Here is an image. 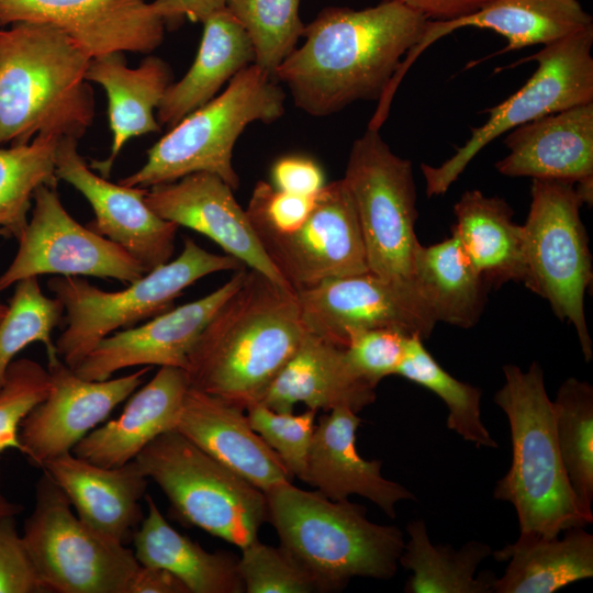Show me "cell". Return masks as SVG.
I'll return each instance as SVG.
<instances>
[{
    "label": "cell",
    "mask_w": 593,
    "mask_h": 593,
    "mask_svg": "<svg viewBox=\"0 0 593 593\" xmlns=\"http://www.w3.org/2000/svg\"><path fill=\"white\" fill-rule=\"evenodd\" d=\"M427 20L393 1L355 10L328 7L305 25L304 42L282 61L275 79L295 107L327 116L356 101L380 100Z\"/></svg>",
    "instance_id": "1"
},
{
    "label": "cell",
    "mask_w": 593,
    "mask_h": 593,
    "mask_svg": "<svg viewBox=\"0 0 593 593\" xmlns=\"http://www.w3.org/2000/svg\"><path fill=\"white\" fill-rule=\"evenodd\" d=\"M304 333L296 292L247 270L189 354L190 387L246 410L261 401Z\"/></svg>",
    "instance_id": "2"
},
{
    "label": "cell",
    "mask_w": 593,
    "mask_h": 593,
    "mask_svg": "<svg viewBox=\"0 0 593 593\" xmlns=\"http://www.w3.org/2000/svg\"><path fill=\"white\" fill-rule=\"evenodd\" d=\"M91 57L59 29L0 26V147L36 136L79 139L93 122Z\"/></svg>",
    "instance_id": "3"
},
{
    "label": "cell",
    "mask_w": 593,
    "mask_h": 593,
    "mask_svg": "<svg viewBox=\"0 0 593 593\" xmlns=\"http://www.w3.org/2000/svg\"><path fill=\"white\" fill-rule=\"evenodd\" d=\"M267 521L284 549L320 592L343 590L356 577L389 580L398 572L405 539L394 525L368 519L363 505L334 501L292 482L267 492Z\"/></svg>",
    "instance_id": "4"
},
{
    "label": "cell",
    "mask_w": 593,
    "mask_h": 593,
    "mask_svg": "<svg viewBox=\"0 0 593 593\" xmlns=\"http://www.w3.org/2000/svg\"><path fill=\"white\" fill-rule=\"evenodd\" d=\"M503 373L494 402L508 421L512 461L493 497L514 506L523 536L551 538L588 526L593 519L580 508L568 481L540 365L534 361L527 371L505 365Z\"/></svg>",
    "instance_id": "5"
},
{
    "label": "cell",
    "mask_w": 593,
    "mask_h": 593,
    "mask_svg": "<svg viewBox=\"0 0 593 593\" xmlns=\"http://www.w3.org/2000/svg\"><path fill=\"white\" fill-rule=\"evenodd\" d=\"M284 101L279 82L251 64L235 75L221 94L170 127L147 150L142 168L119 183L150 188L204 171L236 190L239 178L232 157L238 137L254 122L279 120Z\"/></svg>",
    "instance_id": "6"
},
{
    "label": "cell",
    "mask_w": 593,
    "mask_h": 593,
    "mask_svg": "<svg viewBox=\"0 0 593 593\" xmlns=\"http://www.w3.org/2000/svg\"><path fill=\"white\" fill-rule=\"evenodd\" d=\"M245 265L186 238L180 255L143 275L127 288L108 292L79 276H57L47 288L64 306L67 327L55 343L58 357L76 369L104 337L133 327L174 307V301L197 280Z\"/></svg>",
    "instance_id": "7"
},
{
    "label": "cell",
    "mask_w": 593,
    "mask_h": 593,
    "mask_svg": "<svg viewBox=\"0 0 593 593\" xmlns=\"http://www.w3.org/2000/svg\"><path fill=\"white\" fill-rule=\"evenodd\" d=\"M135 460L182 522L240 549L258 539L267 522L265 492L178 430L156 437Z\"/></svg>",
    "instance_id": "8"
},
{
    "label": "cell",
    "mask_w": 593,
    "mask_h": 593,
    "mask_svg": "<svg viewBox=\"0 0 593 593\" xmlns=\"http://www.w3.org/2000/svg\"><path fill=\"white\" fill-rule=\"evenodd\" d=\"M47 593H127L139 567L134 551L83 523L43 470L22 535Z\"/></svg>",
    "instance_id": "9"
},
{
    "label": "cell",
    "mask_w": 593,
    "mask_h": 593,
    "mask_svg": "<svg viewBox=\"0 0 593 593\" xmlns=\"http://www.w3.org/2000/svg\"><path fill=\"white\" fill-rule=\"evenodd\" d=\"M343 180L355 204L369 271L414 288L419 242L412 163L394 154L378 130L367 127L351 145Z\"/></svg>",
    "instance_id": "10"
},
{
    "label": "cell",
    "mask_w": 593,
    "mask_h": 593,
    "mask_svg": "<svg viewBox=\"0 0 593 593\" xmlns=\"http://www.w3.org/2000/svg\"><path fill=\"white\" fill-rule=\"evenodd\" d=\"M532 202L523 227L525 286L546 299L556 316L570 322L586 361L593 357L584 313L592 259L581 221L583 205L574 183L533 179Z\"/></svg>",
    "instance_id": "11"
},
{
    "label": "cell",
    "mask_w": 593,
    "mask_h": 593,
    "mask_svg": "<svg viewBox=\"0 0 593 593\" xmlns=\"http://www.w3.org/2000/svg\"><path fill=\"white\" fill-rule=\"evenodd\" d=\"M592 45L593 25L507 66L537 64L516 92L485 110L486 121L471 128L469 138L452 156L439 166L421 165L427 197L446 193L479 152L499 136L548 114L593 102Z\"/></svg>",
    "instance_id": "12"
},
{
    "label": "cell",
    "mask_w": 593,
    "mask_h": 593,
    "mask_svg": "<svg viewBox=\"0 0 593 593\" xmlns=\"http://www.w3.org/2000/svg\"><path fill=\"white\" fill-rule=\"evenodd\" d=\"M19 248L0 276V292L18 281L41 275L89 276L132 283L145 270L124 248L78 223L64 208L57 187L34 193L31 219L18 239Z\"/></svg>",
    "instance_id": "13"
},
{
    "label": "cell",
    "mask_w": 593,
    "mask_h": 593,
    "mask_svg": "<svg viewBox=\"0 0 593 593\" xmlns=\"http://www.w3.org/2000/svg\"><path fill=\"white\" fill-rule=\"evenodd\" d=\"M253 228L295 292L328 279L369 271L357 212L343 178L324 186L315 195L311 213L295 230Z\"/></svg>",
    "instance_id": "14"
},
{
    "label": "cell",
    "mask_w": 593,
    "mask_h": 593,
    "mask_svg": "<svg viewBox=\"0 0 593 593\" xmlns=\"http://www.w3.org/2000/svg\"><path fill=\"white\" fill-rule=\"evenodd\" d=\"M296 296L305 331L342 347L351 333L369 328H394L424 340L436 324L414 288L370 271L325 280Z\"/></svg>",
    "instance_id": "15"
},
{
    "label": "cell",
    "mask_w": 593,
    "mask_h": 593,
    "mask_svg": "<svg viewBox=\"0 0 593 593\" xmlns=\"http://www.w3.org/2000/svg\"><path fill=\"white\" fill-rule=\"evenodd\" d=\"M51 389L22 421V454L37 468L72 448L141 385L149 366L102 381L79 377L58 356L47 359Z\"/></svg>",
    "instance_id": "16"
},
{
    "label": "cell",
    "mask_w": 593,
    "mask_h": 593,
    "mask_svg": "<svg viewBox=\"0 0 593 593\" xmlns=\"http://www.w3.org/2000/svg\"><path fill=\"white\" fill-rule=\"evenodd\" d=\"M56 176L90 203L88 226L124 248L145 272L171 260L178 225L158 216L145 202L147 188L113 183L97 175L78 152V139L61 137L56 147Z\"/></svg>",
    "instance_id": "17"
},
{
    "label": "cell",
    "mask_w": 593,
    "mask_h": 593,
    "mask_svg": "<svg viewBox=\"0 0 593 593\" xmlns=\"http://www.w3.org/2000/svg\"><path fill=\"white\" fill-rule=\"evenodd\" d=\"M20 22L59 29L91 58L148 54L161 44L166 25L146 0H0V26Z\"/></svg>",
    "instance_id": "18"
},
{
    "label": "cell",
    "mask_w": 593,
    "mask_h": 593,
    "mask_svg": "<svg viewBox=\"0 0 593 593\" xmlns=\"http://www.w3.org/2000/svg\"><path fill=\"white\" fill-rule=\"evenodd\" d=\"M246 271L245 267L236 270L227 282L199 300L104 337L74 369L75 372L86 380L102 381L119 370L135 366L187 370L189 354L199 336L240 287Z\"/></svg>",
    "instance_id": "19"
},
{
    "label": "cell",
    "mask_w": 593,
    "mask_h": 593,
    "mask_svg": "<svg viewBox=\"0 0 593 593\" xmlns=\"http://www.w3.org/2000/svg\"><path fill=\"white\" fill-rule=\"evenodd\" d=\"M233 191L219 176L200 171L147 188L145 202L161 219L211 238L227 255L295 292L267 256Z\"/></svg>",
    "instance_id": "20"
},
{
    "label": "cell",
    "mask_w": 593,
    "mask_h": 593,
    "mask_svg": "<svg viewBox=\"0 0 593 593\" xmlns=\"http://www.w3.org/2000/svg\"><path fill=\"white\" fill-rule=\"evenodd\" d=\"M593 25L579 0H490L474 13L450 21H428L423 35L410 49L393 76L385 96L392 99L417 57L441 37L462 27L493 31L506 46L489 57L533 45H548Z\"/></svg>",
    "instance_id": "21"
},
{
    "label": "cell",
    "mask_w": 593,
    "mask_h": 593,
    "mask_svg": "<svg viewBox=\"0 0 593 593\" xmlns=\"http://www.w3.org/2000/svg\"><path fill=\"white\" fill-rule=\"evenodd\" d=\"M244 411L190 387L176 430L262 492L292 482L278 454L253 429Z\"/></svg>",
    "instance_id": "22"
},
{
    "label": "cell",
    "mask_w": 593,
    "mask_h": 593,
    "mask_svg": "<svg viewBox=\"0 0 593 593\" xmlns=\"http://www.w3.org/2000/svg\"><path fill=\"white\" fill-rule=\"evenodd\" d=\"M362 419L350 409L338 407L315 425L303 481L326 497L340 501L350 495L368 499L391 518L395 505L415 495L381 474L380 460H366L357 451L356 432Z\"/></svg>",
    "instance_id": "23"
},
{
    "label": "cell",
    "mask_w": 593,
    "mask_h": 593,
    "mask_svg": "<svg viewBox=\"0 0 593 593\" xmlns=\"http://www.w3.org/2000/svg\"><path fill=\"white\" fill-rule=\"evenodd\" d=\"M42 470L59 485L89 527L118 542L132 540L144 518L141 500L148 485L135 459L108 468L70 451L47 460Z\"/></svg>",
    "instance_id": "24"
},
{
    "label": "cell",
    "mask_w": 593,
    "mask_h": 593,
    "mask_svg": "<svg viewBox=\"0 0 593 593\" xmlns=\"http://www.w3.org/2000/svg\"><path fill=\"white\" fill-rule=\"evenodd\" d=\"M501 175L579 183L593 180V102L575 105L507 132Z\"/></svg>",
    "instance_id": "25"
},
{
    "label": "cell",
    "mask_w": 593,
    "mask_h": 593,
    "mask_svg": "<svg viewBox=\"0 0 593 593\" xmlns=\"http://www.w3.org/2000/svg\"><path fill=\"white\" fill-rule=\"evenodd\" d=\"M374 400L376 387L354 369L345 348L305 331L259 403L281 413H292L298 403L315 411L347 407L359 413Z\"/></svg>",
    "instance_id": "26"
},
{
    "label": "cell",
    "mask_w": 593,
    "mask_h": 593,
    "mask_svg": "<svg viewBox=\"0 0 593 593\" xmlns=\"http://www.w3.org/2000/svg\"><path fill=\"white\" fill-rule=\"evenodd\" d=\"M189 388L184 369L160 367L132 393L118 418L91 430L71 452L108 468L134 460L156 437L176 429Z\"/></svg>",
    "instance_id": "27"
},
{
    "label": "cell",
    "mask_w": 593,
    "mask_h": 593,
    "mask_svg": "<svg viewBox=\"0 0 593 593\" xmlns=\"http://www.w3.org/2000/svg\"><path fill=\"white\" fill-rule=\"evenodd\" d=\"M171 78L169 65L157 56H147L136 68L126 65L123 52L91 58L86 79L100 85L107 93L112 133L109 157L101 161L93 160L91 169L108 178L126 142L160 131L154 113Z\"/></svg>",
    "instance_id": "28"
},
{
    "label": "cell",
    "mask_w": 593,
    "mask_h": 593,
    "mask_svg": "<svg viewBox=\"0 0 593 593\" xmlns=\"http://www.w3.org/2000/svg\"><path fill=\"white\" fill-rule=\"evenodd\" d=\"M202 24L193 64L178 82L169 85L157 108L159 125L172 127L215 98L225 82L255 61L247 33L227 8L211 14Z\"/></svg>",
    "instance_id": "29"
},
{
    "label": "cell",
    "mask_w": 593,
    "mask_h": 593,
    "mask_svg": "<svg viewBox=\"0 0 593 593\" xmlns=\"http://www.w3.org/2000/svg\"><path fill=\"white\" fill-rule=\"evenodd\" d=\"M452 233L489 288L527 278L523 227L502 198L467 190L454 206Z\"/></svg>",
    "instance_id": "30"
},
{
    "label": "cell",
    "mask_w": 593,
    "mask_h": 593,
    "mask_svg": "<svg viewBox=\"0 0 593 593\" xmlns=\"http://www.w3.org/2000/svg\"><path fill=\"white\" fill-rule=\"evenodd\" d=\"M145 501L147 514L132 537L139 564L168 570L189 593L245 592L237 557L225 551H206L172 528L147 493Z\"/></svg>",
    "instance_id": "31"
},
{
    "label": "cell",
    "mask_w": 593,
    "mask_h": 593,
    "mask_svg": "<svg viewBox=\"0 0 593 593\" xmlns=\"http://www.w3.org/2000/svg\"><path fill=\"white\" fill-rule=\"evenodd\" d=\"M546 538L519 535L517 540L493 551L507 566L494 581V593H552L593 577V535L572 527Z\"/></svg>",
    "instance_id": "32"
},
{
    "label": "cell",
    "mask_w": 593,
    "mask_h": 593,
    "mask_svg": "<svg viewBox=\"0 0 593 593\" xmlns=\"http://www.w3.org/2000/svg\"><path fill=\"white\" fill-rule=\"evenodd\" d=\"M413 283L436 323L462 328L478 323L489 289L454 233L440 243L417 245L413 257Z\"/></svg>",
    "instance_id": "33"
},
{
    "label": "cell",
    "mask_w": 593,
    "mask_h": 593,
    "mask_svg": "<svg viewBox=\"0 0 593 593\" xmlns=\"http://www.w3.org/2000/svg\"><path fill=\"white\" fill-rule=\"evenodd\" d=\"M409 539L399 559L411 575L404 585L407 593H494L496 575L477 573L479 566L492 556L490 545L471 540L456 550L450 545L433 544L423 519L406 526Z\"/></svg>",
    "instance_id": "34"
},
{
    "label": "cell",
    "mask_w": 593,
    "mask_h": 593,
    "mask_svg": "<svg viewBox=\"0 0 593 593\" xmlns=\"http://www.w3.org/2000/svg\"><path fill=\"white\" fill-rule=\"evenodd\" d=\"M562 465L582 512L593 519V387L570 377L552 401Z\"/></svg>",
    "instance_id": "35"
},
{
    "label": "cell",
    "mask_w": 593,
    "mask_h": 593,
    "mask_svg": "<svg viewBox=\"0 0 593 593\" xmlns=\"http://www.w3.org/2000/svg\"><path fill=\"white\" fill-rule=\"evenodd\" d=\"M59 138L36 136L21 145L0 147V230L16 240L29 222L35 191L57 187L56 147Z\"/></svg>",
    "instance_id": "36"
},
{
    "label": "cell",
    "mask_w": 593,
    "mask_h": 593,
    "mask_svg": "<svg viewBox=\"0 0 593 593\" xmlns=\"http://www.w3.org/2000/svg\"><path fill=\"white\" fill-rule=\"evenodd\" d=\"M396 374L428 389L444 401L448 410V429L477 447H499L481 419L482 391L444 370L427 351L421 336L409 337Z\"/></svg>",
    "instance_id": "37"
},
{
    "label": "cell",
    "mask_w": 593,
    "mask_h": 593,
    "mask_svg": "<svg viewBox=\"0 0 593 593\" xmlns=\"http://www.w3.org/2000/svg\"><path fill=\"white\" fill-rule=\"evenodd\" d=\"M63 313V303L55 296L44 294L38 277H30L14 284L8 311L0 322V389L9 366L30 344H44L47 359L58 356L52 332Z\"/></svg>",
    "instance_id": "38"
},
{
    "label": "cell",
    "mask_w": 593,
    "mask_h": 593,
    "mask_svg": "<svg viewBox=\"0 0 593 593\" xmlns=\"http://www.w3.org/2000/svg\"><path fill=\"white\" fill-rule=\"evenodd\" d=\"M301 0H230L226 8L247 33L255 61L275 78L277 68L294 51L305 24Z\"/></svg>",
    "instance_id": "39"
},
{
    "label": "cell",
    "mask_w": 593,
    "mask_h": 593,
    "mask_svg": "<svg viewBox=\"0 0 593 593\" xmlns=\"http://www.w3.org/2000/svg\"><path fill=\"white\" fill-rule=\"evenodd\" d=\"M49 389L47 368L29 358L12 361L0 389V454L9 449L22 452L20 425L45 400Z\"/></svg>",
    "instance_id": "40"
},
{
    "label": "cell",
    "mask_w": 593,
    "mask_h": 593,
    "mask_svg": "<svg viewBox=\"0 0 593 593\" xmlns=\"http://www.w3.org/2000/svg\"><path fill=\"white\" fill-rule=\"evenodd\" d=\"M246 411L253 429L278 454L290 474L303 481L317 411L281 413L259 402Z\"/></svg>",
    "instance_id": "41"
},
{
    "label": "cell",
    "mask_w": 593,
    "mask_h": 593,
    "mask_svg": "<svg viewBox=\"0 0 593 593\" xmlns=\"http://www.w3.org/2000/svg\"><path fill=\"white\" fill-rule=\"evenodd\" d=\"M240 550L238 571L246 593L320 592L311 575L280 546L256 539Z\"/></svg>",
    "instance_id": "42"
},
{
    "label": "cell",
    "mask_w": 593,
    "mask_h": 593,
    "mask_svg": "<svg viewBox=\"0 0 593 593\" xmlns=\"http://www.w3.org/2000/svg\"><path fill=\"white\" fill-rule=\"evenodd\" d=\"M411 335L394 328H369L351 333L345 345L354 369L377 388L385 377L396 374Z\"/></svg>",
    "instance_id": "43"
},
{
    "label": "cell",
    "mask_w": 593,
    "mask_h": 593,
    "mask_svg": "<svg viewBox=\"0 0 593 593\" xmlns=\"http://www.w3.org/2000/svg\"><path fill=\"white\" fill-rule=\"evenodd\" d=\"M315 195L294 194L278 190L270 182L258 181L246 213L251 226H262L276 232H291L299 227L311 213Z\"/></svg>",
    "instance_id": "44"
},
{
    "label": "cell",
    "mask_w": 593,
    "mask_h": 593,
    "mask_svg": "<svg viewBox=\"0 0 593 593\" xmlns=\"http://www.w3.org/2000/svg\"><path fill=\"white\" fill-rule=\"evenodd\" d=\"M0 593H47L12 515L0 517Z\"/></svg>",
    "instance_id": "45"
},
{
    "label": "cell",
    "mask_w": 593,
    "mask_h": 593,
    "mask_svg": "<svg viewBox=\"0 0 593 593\" xmlns=\"http://www.w3.org/2000/svg\"><path fill=\"white\" fill-rule=\"evenodd\" d=\"M271 184L281 191L313 197L326 184L321 166L304 155L278 158L270 170Z\"/></svg>",
    "instance_id": "46"
},
{
    "label": "cell",
    "mask_w": 593,
    "mask_h": 593,
    "mask_svg": "<svg viewBox=\"0 0 593 593\" xmlns=\"http://www.w3.org/2000/svg\"><path fill=\"white\" fill-rule=\"evenodd\" d=\"M401 3L429 21H450L470 15L490 0H380Z\"/></svg>",
    "instance_id": "47"
},
{
    "label": "cell",
    "mask_w": 593,
    "mask_h": 593,
    "mask_svg": "<svg viewBox=\"0 0 593 593\" xmlns=\"http://www.w3.org/2000/svg\"><path fill=\"white\" fill-rule=\"evenodd\" d=\"M230 0H154L156 12L166 24L183 18L192 22H203L211 14L226 8Z\"/></svg>",
    "instance_id": "48"
},
{
    "label": "cell",
    "mask_w": 593,
    "mask_h": 593,
    "mask_svg": "<svg viewBox=\"0 0 593 593\" xmlns=\"http://www.w3.org/2000/svg\"><path fill=\"white\" fill-rule=\"evenodd\" d=\"M127 593H189V590L168 570L139 564Z\"/></svg>",
    "instance_id": "49"
},
{
    "label": "cell",
    "mask_w": 593,
    "mask_h": 593,
    "mask_svg": "<svg viewBox=\"0 0 593 593\" xmlns=\"http://www.w3.org/2000/svg\"><path fill=\"white\" fill-rule=\"evenodd\" d=\"M2 474L0 469V517L16 516L23 511V506L8 499L1 491Z\"/></svg>",
    "instance_id": "50"
},
{
    "label": "cell",
    "mask_w": 593,
    "mask_h": 593,
    "mask_svg": "<svg viewBox=\"0 0 593 593\" xmlns=\"http://www.w3.org/2000/svg\"><path fill=\"white\" fill-rule=\"evenodd\" d=\"M8 311V304H4L0 301V322L4 317L5 313Z\"/></svg>",
    "instance_id": "51"
},
{
    "label": "cell",
    "mask_w": 593,
    "mask_h": 593,
    "mask_svg": "<svg viewBox=\"0 0 593 593\" xmlns=\"http://www.w3.org/2000/svg\"><path fill=\"white\" fill-rule=\"evenodd\" d=\"M0 234L3 235V232L0 230Z\"/></svg>",
    "instance_id": "52"
}]
</instances>
